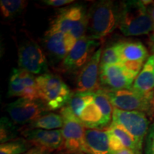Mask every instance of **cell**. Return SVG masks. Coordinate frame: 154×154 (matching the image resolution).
Listing matches in <instances>:
<instances>
[{"instance_id":"obj_1","label":"cell","mask_w":154,"mask_h":154,"mask_svg":"<svg viewBox=\"0 0 154 154\" xmlns=\"http://www.w3.org/2000/svg\"><path fill=\"white\" fill-rule=\"evenodd\" d=\"M119 3L102 0L92 4L87 13L86 36L102 41L118 27Z\"/></svg>"},{"instance_id":"obj_2","label":"cell","mask_w":154,"mask_h":154,"mask_svg":"<svg viewBox=\"0 0 154 154\" xmlns=\"http://www.w3.org/2000/svg\"><path fill=\"white\" fill-rule=\"evenodd\" d=\"M118 28L126 36H137L154 32L151 18L143 1L119 3Z\"/></svg>"},{"instance_id":"obj_3","label":"cell","mask_w":154,"mask_h":154,"mask_svg":"<svg viewBox=\"0 0 154 154\" xmlns=\"http://www.w3.org/2000/svg\"><path fill=\"white\" fill-rule=\"evenodd\" d=\"M87 13L82 4L67 6L59 9L49 23L47 33L69 34L77 40L85 36L87 30Z\"/></svg>"},{"instance_id":"obj_4","label":"cell","mask_w":154,"mask_h":154,"mask_svg":"<svg viewBox=\"0 0 154 154\" xmlns=\"http://www.w3.org/2000/svg\"><path fill=\"white\" fill-rule=\"evenodd\" d=\"M36 80L39 99L49 111L61 109L67 105L72 92L60 76L47 73L37 76Z\"/></svg>"},{"instance_id":"obj_5","label":"cell","mask_w":154,"mask_h":154,"mask_svg":"<svg viewBox=\"0 0 154 154\" xmlns=\"http://www.w3.org/2000/svg\"><path fill=\"white\" fill-rule=\"evenodd\" d=\"M113 108L124 111H140L148 116L154 114V91L142 93L134 88L122 90L103 89Z\"/></svg>"},{"instance_id":"obj_6","label":"cell","mask_w":154,"mask_h":154,"mask_svg":"<svg viewBox=\"0 0 154 154\" xmlns=\"http://www.w3.org/2000/svg\"><path fill=\"white\" fill-rule=\"evenodd\" d=\"M63 120L61 131L63 138V151L66 153H88L85 142V127L68 106L60 109Z\"/></svg>"},{"instance_id":"obj_7","label":"cell","mask_w":154,"mask_h":154,"mask_svg":"<svg viewBox=\"0 0 154 154\" xmlns=\"http://www.w3.org/2000/svg\"><path fill=\"white\" fill-rule=\"evenodd\" d=\"M19 69L33 75L49 73L48 59L43 49L33 40H25L20 44L18 49Z\"/></svg>"},{"instance_id":"obj_8","label":"cell","mask_w":154,"mask_h":154,"mask_svg":"<svg viewBox=\"0 0 154 154\" xmlns=\"http://www.w3.org/2000/svg\"><path fill=\"white\" fill-rule=\"evenodd\" d=\"M103 41L88 38L86 35L78 39L69 54L59 64V69L64 73L79 72L101 47Z\"/></svg>"},{"instance_id":"obj_9","label":"cell","mask_w":154,"mask_h":154,"mask_svg":"<svg viewBox=\"0 0 154 154\" xmlns=\"http://www.w3.org/2000/svg\"><path fill=\"white\" fill-rule=\"evenodd\" d=\"M112 123L121 126L129 133L142 149L151 125L147 114L140 111H124L113 108Z\"/></svg>"},{"instance_id":"obj_10","label":"cell","mask_w":154,"mask_h":154,"mask_svg":"<svg viewBox=\"0 0 154 154\" xmlns=\"http://www.w3.org/2000/svg\"><path fill=\"white\" fill-rule=\"evenodd\" d=\"M7 113L15 124H30L36 119L50 112L47 106L40 99L19 98L7 106Z\"/></svg>"},{"instance_id":"obj_11","label":"cell","mask_w":154,"mask_h":154,"mask_svg":"<svg viewBox=\"0 0 154 154\" xmlns=\"http://www.w3.org/2000/svg\"><path fill=\"white\" fill-rule=\"evenodd\" d=\"M149 51L139 41H121L120 64L136 78L149 58Z\"/></svg>"},{"instance_id":"obj_12","label":"cell","mask_w":154,"mask_h":154,"mask_svg":"<svg viewBox=\"0 0 154 154\" xmlns=\"http://www.w3.org/2000/svg\"><path fill=\"white\" fill-rule=\"evenodd\" d=\"M76 41V38L69 34L45 32L43 45L46 56L53 65L61 63L74 48Z\"/></svg>"},{"instance_id":"obj_13","label":"cell","mask_w":154,"mask_h":154,"mask_svg":"<svg viewBox=\"0 0 154 154\" xmlns=\"http://www.w3.org/2000/svg\"><path fill=\"white\" fill-rule=\"evenodd\" d=\"M7 94L9 97L39 99L36 77L21 69H13L9 78Z\"/></svg>"},{"instance_id":"obj_14","label":"cell","mask_w":154,"mask_h":154,"mask_svg":"<svg viewBox=\"0 0 154 154\" xmlns=\"http://www.w3.org/2000/svg\"><path fill=\"white\" fill-rule=\"evenodd\" d=\"M21 134L34 147L49 153L63 151V138L61 129L49 131L24 128Z\"/></svg>"},{"instance_id":"obj_15","label":"cell","mask_w":154,"mask_h":154,"mask_svg":"<svg viewBox=\"0 0 154 154\" xmlns=\"http://www.w3.org/2000/svg\"><path fill=\"white\" fill-rule=\"evenodd\" d=\"M103 49V46H101L90 60L78 72L76 81L77 91L94 92L101 88L99 77L100 63Z\"/></svg>"},{"instance_id":"obj_16","label":"cell","mask_w":154,"mask_h":154,"mask_svg":"<svg viewBox=\"0 0 154 154\" xmlns=\"http://www.w3.org/2000/svg\"><path fill=\"white\" fill-rule=\"evenodd\" d=\"M135 77L121 64L100 67V84L102 89L122 90L132 88Z\"/></svg>"},{"instance_id":"obj_17","label":"cell","mask_w":154,"mask_h":154,"mask_svg":"<svg viewBox=\"0 0 154 154\" xmlns=\"http://www.w3.org/2000/svg\"><path fill=\"white\" fill-rule=\"evenodd\" d=\"M85 142L89 154H113L106 131L87 128L85 131Z\"/></svg>"},{"instance_id":"obj_18","label":"cell","mask_w":154,"mask_h":154,"mask_svg":"<svg viewBox=\"0 0 154 154\" xmlns=\"http://www.w3.org/2000/svg\"><path fill=\"white\" fill-rule=\"evenodd\" d=\"M79 119L84 127L88 129L103 130L110 126L106 121L99 106L94 100L86 106Z\"/></svg>"},{"instance_id":"obj_19","label":"cell","mask_w":154,"mask_h":154,"mask_svg":"<svg viewBox=\"0 0 154 154\" xmlns=\"http://www.w3.org/2000/svg\"><path fill=\"white\" fill-rule=\"evenodd\" d=\"M133 88L142 93L154 91V55H151L135 79Z\"/></svg>"},{"instance_id":"obj_20","label":"cell","mask_w":154,"mask_h":154,"mask_svg":"<svg viewBox=\"0 0 154 154\" xmlns=\"http://www.w3.org/2000/svg\"><path fill=\"white\" fill-rule=\"evenodd\" d=\"M63 120L61 114L49 112L29 124L27 128H37L43 130H57L62 128Z\"/></svg>"},{"instance_id":"obj_21","label":"cell","mask_w":154,"mask_h":154,"mask_svg":"<svg viewBox=\"0 0 154 154\" xmlns=\"http://www.w3.org/2000/svg\"><path fill=\"white\" fill-rule=\"evenodd\" d=\"M106 131L114 135L119 141L122 143L124 148L132 150L136 154H141V148H140V146L138 145L137 142L131 135L122 127L111 122Z\"/></svg>"},{"instance_id":"obj_22","label":"cell","mask_w":154,"mask_h":154,"mask_svg":"<svg viewBox=\"0 0 154 154\" xmlns=\"http://www.w3.org/2000/svg\"><path fill=\"white\" fill-rule=\"evenodd\" d=\"M28 2L24 0H1L0 11L5 19H16L25 10Z\"/></svg>"},{"instance_id":"obj_23","label":"cell","mask_w":154,"mask_h":154,"mask_svg":"<svg viewBox=\"0 0 154 154\" xmlns=\"http://www.w3.org/2000/svg\"><path fill=\"white\" fill-rule=\"evenodd\" d=\"M94 91H76L73 92L71 99L66 106L73 111V113L79 117L81 113L86 106L94 101Z\"/></svg>"},{"instance_id":"obj_24","label":"cell","mask_w":154,"mask_h":154,"mask_svg":"<svg viewBox=\"0 0 154 154\" xmlns=\"http://www.w3.org/2000/svg\"><path fill=\"white\" fill-rule=\"evenodd\" d=\"M121 42H116L109 44L103 49L100 67L108 65L120 64Z\"/></svg>"},{"instance_id":"obj_25","label":"cell","mask_w":154,"mask_h":154,"mask_svg":"<svg viewBox=\"0 0 154 154\" xmlns=\"http://www.w3.org/2000/svg\"><path fill=\"white\" fill-rule=\"evenodd\" d=\"M32 145L24 138H18L11 141L2 143L0 154H24L32 149Z\"/></svg>"},{"instance_id":"obj_26","label":"cell","mask_w":154,"mask_h":154,"mask_svg":"<svg viewBox=\"0 0 154 154\" xmlns=\"http://www.w3.org/2000/svg\"><path fill=\"white\" fill-rule=\"evenodd\" d=\"M18 138V129L15 124L8 118L2 117L0 121V142L7 143Z\"/></svg>"},{"instance_id":"obj_27","label":"cell","mask_w":154,"mask_h":154,"mask_svg":"<svg viewBox=\"0 0 154 154\" xmlns=\"http://www.w3.org/2000/svg\"><path fill=\"white\" fill-rule=\"evenodd\" d=\"M145 140L144 154H154V122L150 125Z\"/></svg>"},{"instance_id":"obj_28","label":"cell","mask_w":154,"mask_h":154,"mask_svg":"<svg viewBox=\"0 0 154 154\" xmlns=\"http://www.w3.org/2000/svg\"><path fill=\"white\" fill-rule=\"evenodd\" d=\"M44 5L52 7H60L62 6L69 5L74 2L73 0H44L42 1Z\"/></svg>"},{"instance_id":"obj_29","label":"cell","mask_w":154,"mask_h":154,"mask_svg":"<svg viewBox=\"0 0 154 154\" xmlns=\"http://www.w3.org/2000/svg\"><path fill=\"white\" fill-rule=\"evenodd\" d=\"M144 5L147 7L148 12L151 17L154 27V2L153 1H143Z\"/></svg>"},{"instance_id":"obj_30","label":"cell","mask_w":154,"mask_h":154,"mask_svg":"<svg viewBox=\"0 0 154 154\" xmlns=\"http://www.w3.org/2000/svg\"><path fill=\"white\" fill-rule=\"evenodd\" d=\"M24 154H50L49 152L44 151L41 149H38L36 147H33L27 151Z\"/></svg>"},{"instance_id":"obj_31","label":"cell","mask_w":154,"mask_h":154,"mask_svg":"<svg viewBox=\"0 0 154 154\" xmlns=\"http://www.w3.org/2000/svg\"><path fill=\"white\" fill-rule=\"evenodd\" d=\"M113 154H136L132 150L127 148H124V149L119 150L116 151H113Z\"/></svg>"},{"instance_id":"obj_32","label":"cell","mask_w":154,"mask_h":154,"mask_svg":"<svg viewBox=\"0 0 154 154\" xmlns=\"http://www.w3.org/2000/svg\"><path fill=\"white\" fill-rule=\"evenodd\" d=\"M149 46L150 48V51L153 54V55H154V32L149 36Z\"/></svg>"},{"instance_id":"obj_33","label":"cell","mask_w":154,"mask_h":154,"mask_svg":"<svg viewBox=\"0 0 154 154\" xmlns=\"http://www.w3.org/2000/svg\"><path fill=\"white\" fill-rule=\"evenodd\" d=\"M66 154H86L83 153H66Z\"/></svg>"}]
</instances>
